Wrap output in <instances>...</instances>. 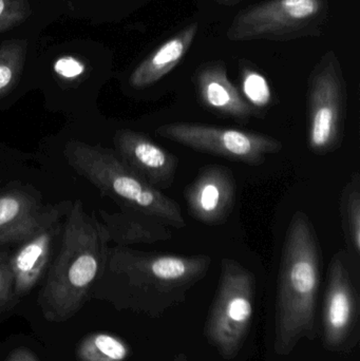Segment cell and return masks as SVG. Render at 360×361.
<instances>
[{
    "label": "cell",
    "mask_w": 360,
    "mask_h": 361,
    "mask_svg": "<svg viewBox=\"0 0 360 361\" xmlns=\"http://www.w3.org/2000/svg\"><path fill=\"white\" fill-rule=\"evenodd\" d=\"M110 242L104 223L85 212L80 200L72 203L63 222L61 245L38 296L48 322H68L80 312L103 275Z\"/></svg>",
    "instance_id": "cell-1"
},
{
    "label": "cell",
    "mask_w": 360,
    "mask_h": 361,
    "mask_svg": "<svg viewBox=\"0 0 360 361\" xmlns=\"http://www.w3.org/2000/svg\"><path fill=\"white\" fill-rule=\"evenodd\" d=\"M321 274V250L314 225L298 210L290 221L281 252L275 315L277 355H290L300 341L316 337Z\"/></svg>",
    "instance_id": "cell-2"
},
{
    "label": "cell",
    "mask_w": 360,
    "mask_h": 361,
    "mask_svg": "<svg viewBox=\"0 0 360 361\" xmlns=\"http://www.w3.org/2000/svg\"><path fill=\"white\" fill-rule=\"evenodd\" d=\"M211 256L141 252L110 246L103 275L158 316L185 301L188 292L209 273ZM97 280V281H99Z\"/></svg>",
    "instance_id": "cell-3"
},
{
    "label": "cell",
    "mask_w": 360,
    "mask_h": 361,
    "mask_svg": "<svg viewBox=\"0 0 360 361\" xmlns=\"http://www.w3.org/2000/svg\"><path fill=\"white\" fill-rule=\"evenodd\" d=\"M70 166L120 206V212L152 216L171 228L186 226L177 202L131 171L114 150L70 141L63 149Z\"/></svg>",
    "instance_id": "cell-4"
},
{
    "label": "cell",
    "mask_w": 360,
    "mask_h": 361,
    "mask_svg": "<svg viewBox=\"0 0 360 361\" xmlns=\"http://www.w3.org/2000/svg\"><path fill=\"white\" fill-rule=\"evenodd\" d=\"M255 290L251 271L234 259H222L204 336L224 360L236 358L244 345L253 322Z\"/></svg>",
    "instance_id": "cell-5"
},
{
    "label": "cell",
    "mask_w": 360,
    "mask_h": 361,
    "mask_svg": "<svg viewBox=\"0 0 360 361\" xmlns=\"http://www.w3.org/2000/svg\"><path fill=\"white\" fill-rule=\"evenodd\" d=\"M328 0H264L237 13L226 38L230 42H290L323 33Z\"/></svg>",
    "instance_id": "cell-6"
},
{
    "label": "cell",
    "mask_w": 360,
    "mask_h": 361,
    "mask_svg": "<svg viewBox=\"0 0 360 361\" xmlns=\"http://www.w3.org/2000/svg\"><path fill=\"white\" fill-rule=\"evenodd\" d=\"M348 90L337 55H323L309 76L306 137L311 152L323 156L335 152L344 141Z\"/></svg>",
    "instance_id": "cell-7"
},
{
    "label": "cell",
    "mask_w": 360,
    "mask_h": 361,
    "mask_svg": "<svg viewBox=\"0 0 360 361\" xmlns=\"http://www.w3.org/2000/svg\"><path fill=\"white\" fill-rule=\"evenodd\" d=\"M156 135L190 149L252 166L263 164L268 156L278 154L283 147L271 135L198 123L162 125Z\"/></svg>",
    "instance_id": "cell-8"
},
{
    "label": "cell",
    "mask_w": 360,
    "mask_h": 361,
    "mask_svg": "<svg viewBox=\"0 0 360 361\" xmlns=\"http://www.w3.org/2000/svg\"><path fill=\"white\" fill-rule=\"evenodd\" d=\"M359 341V294L346 252L330 261L323 305V343L328 351L348 354Z\"/></svg>",
    "instance_id": "cell-9"
},
{
    "label": "cell",
    "mask_w": 360,
    "mask_h": 361,
    "mask_svg": "<svg viewBox=\"0 0 360 361\" xmlns=\"http://www.w3.org/2000/svg\"><path fill=\"white\" fill-rule=\"evenodd\" d=\"M71 202L52 206L48 218L29 237L17 244L10 256L17 300L29 294L46 277L53 258L61 245L66 216Z\"/></svg>",
    "instance_id": "cell-10"
},
{
    "label": "cell",
    "mask_w": 360,
    "mask_h": 361,
    "mask_svg": "<svg viewBox=\"0 0 360 361\" xmlns=\"http://www.w3.org/2000/svg\"><path fill=\"white\" fill-rule=\"evenodd\" d=\"M236 197L237 182L232 171L221 165L203 167L184 190L190 216L211 226L224 224L228 220Z\"/></svg>",
    "instance_id": "cell-11"
},
{
    "label": "cell",
    "mask_w": 360,
    "mask_h": 361,
    "mask_svg": "<svg viewBox=\"0 0 360 361\" xmlns=\"http://www.w3.org/2000/svg\"><path fill=\"white\" fill-rule=\"evenodd\" d=\"M113 143L120 160L154 188L162 191L175 182L179 159L147 135L122 129L114 135Z\"/></svg>",
    "instance_id": "cell-12"
},
{
    "label": "cell",
    "mask_w": 360,
    "mask_h": 361,
    "mask_svg": "<svg viewBox=\"0 0 360 361\" xmlns=\"http://www.w3.org/2000/svg\"><path fill=\"white\" fill-rule=\"evenodd\" d=\"M199 101L213 114L247 122L257 112L243 99L228 78L223 61H209L199 66L194 75Z\"/></svg>",
    "instance_id": "cell-13"
},
{
    "label": "cell",
    "mask_w": 360,
    "mask_h": 361,
    "mask_svg": "<svg viewBox=\"0 0 360 361\" xmlns=\"http://www.w3.org/2000/svg\"><path fill=\"white\" fill-rule=\"evenodd\" d=\"M52 206H42L25 188L0 193V248L20 243L48 218Z\"/></svg>",
    "instance_id": "cell-14"
},
{
    "label": "cell",
    "mask_w": 360,
    "mask_h": 361,
    "mask_svg": "<svg viewBox=\"0 0 360 361\" xmlns=\"http://www.w3.org/2000/svg\"><path fill=\"white\" fill-rule=\"evenodd\" d=\"M198 32V23H192L167 38L133 70L129 85L139 90L160 82L183 61Z\"/></svg>",
    "instance_id": "cell-15"
},
{
    "label": "cell",
    "mask_w": 360,
    "mask_h": 361,
    "mask_svg": "<svg viewBox=\"0 0 360 361\" xmlns=\"http://www.w3.org/2000/svg\"><path fill=\"white\" fill-rule=\"evenodd\" d=\"M101 214L110 239L116 245L154 244L168 241L173 237L169 226L146 214L120 212L111 214L101 212Z\"/></svg>",
    "instance_id": "cell-16"
},
{
    "label": "cell",
    "mask_w": 360,
    "mask_h": 361,
    "mask_svg": "<svg viewBox=\"0 0 360 361\" xmlns=\"http://www.w3.org/2000/svg\"><path fill=\"white\" fill-rule=\"evenodd\" d=\"M340 218L349 257L359 263L360 256V176L355 173L340 195Z\"/></svg>",
    "instance_id": "cell-17"
},
{
    "label": "cell",
    "mask_w": 360,
    "mask_h": 361,
    "mask_svg": "<svg viewBox=\"0 0 360 361\" xmlns=\"http://www.w3.org/2000/svg\"><path fill=\"white\" fill-rule=\"evenodd\" d=\"M78 361H126L130 357L128 343L111 333L87 335L76 347Z\"/></svg>",
    "instance_id": "cell-18"
},
{
    "label": "cell",
    "mask_w": 360,
    "mask_h": 361,
    "mask_svg": "<svg viewBox=\"0 0 360 361\" xmlns=\"http://www.w3.org/2000/svg\"><path fill=\"white\" fill-rule=\"evenodd\" d=\"M27 40H6L0 44V95L8 93L20 78L27 54Z\"/></svg>",
    "instance_id": "cell-19"
},
{
    "label": "cell",
    "mask_w": 360,
    "mask_h": 361,
    "mask_svg": "<svg viewBox=\"0 0 360 361\" xmlns=\"http://www.w3.org/2000/svg\"><path fill=\"white\" fill-rule=\"evenodd\" d=\"M240 84L243 99L257 114L272 105L273 93L268 80L249 63H240Z\"/></svg>",
    "instance_id": "cell-20"
},
{
    "label": "cell",
    "mask_w": 360,
    "mask_h": 361,
    "mask_svg": "<svg viewBox=\"0 0 360 361\" xmlns=\"http://www.w3.org/2000/svg\"><path fill=\"white\" fill-rule=\"evenodd\" d=\"M31 13L29 0H0V33L20 25Z\"/></svg>",
    "instance_id": "cell-21"
},
{
    "label": "cell",
    "mask_w": 360,
    "mask_h": 361,
    "mask_svg": "<svg viewBox=\"0 0 360 361\" xmlns=\"http://www.w3.org/2000/svg\"><path fill=\"white\" fill-rule=\"evenodd\" d=\"M10 256L8 252L0 250V312L11 309L18 301L14 293Z\"/></svg>",
    "instance_id": "cell-22"
},
{
    "label": "cell",
    "mask_w": 360,
    "mask_h": 361,
    "mask_svg": "<svg viewBox=\"0 0 360 361\" xmlns=\"http://www.w3.org/2000/svg\"><path fill=\"white\" fill-rule=\"evenodd\" d=\"M55 73L63 80H76L86 71L84 63L73 56H63L57 59L53 66Z\"/></svg>",
    "instance_id": "cell-23"
},
{
    "label": "cell",
    "mask_w": 360,
    "mask_h": 361,
    "mask_svg": "<svg viewBox=\"0 0 360 361\" xmlns=\"http://www.w3.org/2000/svg\"><path fill=\"white\" fill-rule=\"evenodd\" d=\"M6 361H40L38 360L37 356L31 351V350L27 349L25 347L16 348L13 350Z\"/></svg>",
    "instance_id": "cell-24"
},
{
    "label": "cell",
    "mask_w": 360,
    "mask_h": 361,
    "mask_svg": "<svg viewBox=\"0 0 360 361\" xmlns=\"http://www.w3.org/2000/svg\"><path fill=\"white\" fill-rule=\"evenodd\" d=\"M243 0H216L217 4H221V6H236V4H240Z\"/></svg>",
    "instance_id": "cell-25"
},
{
    "label": "cell",
    "mask_w": 360,
    "mask_h": 361,
    "mask_svg": "<svg viewBox=\"0 0 360 361\" xmlns=\"http://www.w3.org/2000/svg\"><path fill=\"white\" fill-rule=\"evenodd\" d=\"M173 361H190L188 360L187 357H186L184 354H180V355H178L177 357L175 358V360Z\"/></svg>",
    "instance_id": "cell-26"
}]
</instances>
